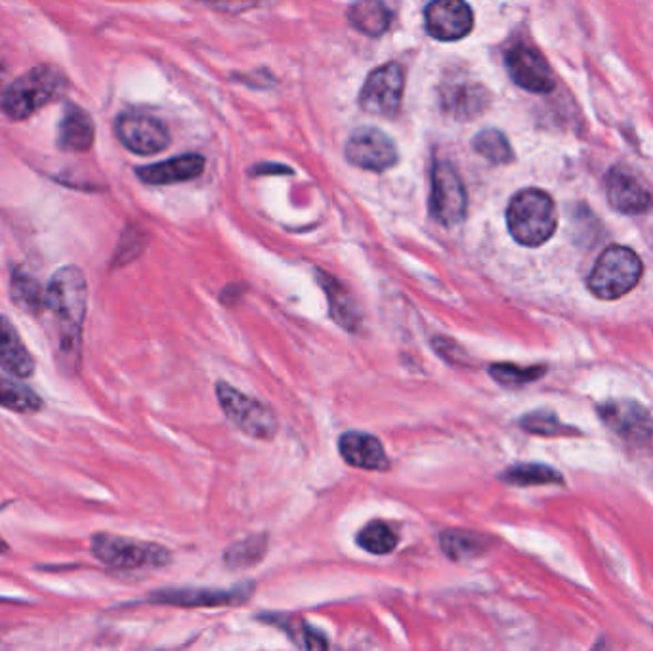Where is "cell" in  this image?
<instances>
[{"label": "cell", "mask_w": 653, "mask_h": 651, "mask_svg": "<svg viewBox=\"0 0 653 651\" xmlns=\"http://www.w3.org/2000/svg\"><path fill=\"white\" fill-rule=\"evenodd\" d=\"M252 597V584H241L225 591L218 589H184V591H161L150 598L157 604L180 605V608H218V605L243 604Z\"/></svg>", "instance_id": "cell-15"}, {"label": "cell", "mask_w": 653, "mask_h": 651, "mask_svg": "<svg viewBox=\"0 0 653 651\" xmlns=\"http://www.w3.org/2000/svg\"><path fill=\"white\" fill-rule=\"evenodd\" d=\"M204 169V159L198 153L169 159L163 163L150 164L138 169V178L151 186H167V183L185 182L198 178Z\"/></svg>", "instance_id": "cell-18"}, {"label": "cell", "mask_w": 653, "mask_h": 651, "mask_svg": "<svg viewBox=\"0 0 653 651\" xmlns=\"http://www.w3.org/2000/svg\"><path fill=\"white\" fill-rule=\"evenodd\" d=\"M346 157L350 163L363 170L382 172L398 163L394 142L384 132L373 127H363L348 138Z\"/></svg>", "instance_id": "cell-10"}, {"label": "cell", "mask_w": 653, "mask_h": 651, "mask_svg": "<svg viewBox=\"0 0 653 651\" xmlns=\"http://www.w3.org/2000/svg\"><path fill=\"white\" fill-rule=\"evenodd\" d=\"M339 451L348 464L355 469L386 472L390 461L381 441L365 432H346L339 441Z\"/></svg>", "instance_id": "cell-16"}, {"label": "cell", "mask_w": 653, "mask_h": 651, "mask_svg": "<svg viewBox=\"0 0 653 651\" xmlns=\"http://www.w3.org/2000/svg\"><path fill=\"white\" fill-rule=\"evenodd\" d=\"M644 264L639 254L621 244L607 247L589 276V289L600 300H617L639 286Z\"/></svg>", "instance_id": "cell-3"}, {"label": "cell", "mask_w": 653, "mask_h": 651, "mask_svg": "<svg viewBox=\"0 0 653 651\" xmlns=\"http://www.w3.org/2000/svg\"><path fill=\"white\" fill-rule=\"evenodd\" d=\"M432 217L442 226H456L466 217V191L456 170L445 161H438L432 170Z\"/></svg>", "instance_id": "cell-7"}, {"label": "cell", "mask_w": 653, "mask_h": 651, "mask_svg": "<svg viewBox=\"0 0 653 651\" xmlns=\"http://www.w3.org/2000/svg\"><path fill=\"white\" fill-rule=\"evenodd\" d=\"M506 224L512 238L524 247H541L559 228V211L549 193L522 190L506 209Z\"/></svg>", "instance_id": "cell-2"}, {"label": "cell", "mask_w": 653, "mask_h": 651, "mask_svg": "<svg viewBox=\"0 0 653 651\" xmlns=\"http://www.w3.org/2000/svg\"><path fill=\"white\" fill-rule=\"evenodd\" d=\"M432 344H434L435 352L442 355L443 360L450 361V363H463V352H461V348L456 347L453 340L448 339H434L432 340Z\"/></svg>", "instance_id": "cell-32"}, {"label": "cell", "mask_w": 653, "mask_h": 651, "mask_svg": "<svg viewBox=\"0 0 653 651\" xmlns=\"http://www.w3.org/2000/svg\"><path fill=\"white\" fill-rule=\"evenodd\" d=\"M405 76L400 63L374 69L361 90V108L376 117H394L402 108Z\"/></svg>", "instance_id": "cell-8"}, {"label": "cell", "mask_w": 653, "mask_h": 651, "mask_svg": "<svg viewBox=\"0 0 653 651\" xmlns=\"http://www.w3.org/2000/svg\"><path fill=\"white\" fill-rule=\"evenodd\" d=\"M63 90H66V79L62 73L50 66H41L12 81L0 108L4 109V113L10 119L21 121L33 116L34 111H39L42 106L56 100Z\"/></svg>", "instance_id": "cell-4"}, {"label": "cell", "mask_w": 653, "mask_h": 651, "mask_svg": "<svg viewBox=\"0 0 653 651\" xmlns=\"http://www.w3.org/2000/svg\"><path fill=\"white\" fill-rule=\"evenodd\" d=\"M0 408L20 414L39 413L42 400L20 377L0 374Z\"/></svg>", "instance_id": "cell-22"}, {"label": "cell", "mask_w": 653, "mask_h": 651, "mask_svg": "<svg viewBox=\"0 0 653 651\" xmlns=\"http://www.w3.org/2000/svg\"><path fill=\"white\" fill-rule=\"evenodd\" d=\"M348 18L360 33L369 37H381L382 33H386L392 21L389 7L382 0H358L354 7L350 8Z\"/></svg>", "instance_id": "cell-23"}, {"label": "cell", "mask_w": 653, "mask_h": 651, "mask_svg": "<svg viewBox=\"0 0 653 651\" xmlns=\"http://www.w3.org/2000/svg\"><path fill=\"white\" fill-rule=\"evenodd\" d=\"M490 547V541L472 531L450 530L442 533V549L451 560L461 562L466 558L480 557Z\"/></svg>", "instance_id": "cell-25"}, {"label": "cell", "mask_w": 653, "mask_h": 651, "mask_svg": "<svg viewBox=\"0 0 653 651\" xmlns=\"http://www.w3.org/2000/svg\"><path fill=\"white\" fill-rule=\"evenodd\" d=\"M318 281H320L321 289L325 291L326 299H329L331 318L350 333H360V308H358L354 297L348 292L346 287L325 272H318Z\"/></svg>", "instance_id": "cell-20"}, {"label": "cell", "mask_w": 653, "mask_h": 651, "mask_svg": "<svg viewBox=\"0 0 653 651\" xmlns=\"http://www.w3.org/2000/svg\"><path fill=\"white\" fill-rule=\"evenodd\" d=\"M544 373H546L544 365L518 367L512 363H498L490 367L491 377L506 388L524 387L533 380L541 379Z\"/></svg>", "instance_id": "cell-30"}, {"label": "cell", "mask_w": 653, "mask_h": 651, "mask_svg": "<svg viewBox=\"0 0 653 651\" xmlns=\"http://www.w3.org/2000/svg\"><path fill=\"white\" fill-rule=\"evenodd\" d=\"M265 550H268V537H249L245 541H239L225 550V565L232 570H245L257 565L264 558Z\"/></svg>", "instance_id": "cell-27"}, {"label": "cell", "mask_w": 653, "mask_h": 651, "mask_svg": "<svg viewBox=\"0 0 653 651\" xmlns=\"http://www.w3.org/2000/svg\"><path fill=\"white\" fill-rule=\"evenodd\" d=\"M400 537L395 533L394 528L390 523L381 522V520H374V522L368 523L358 535V544L361 549L368 550L371 554H390L392 550L398 547Z\"/></svg>", "instance_id": "cell-26"}, {"label": "cell", "mask_w": 653, "mask_h": 651, "mask_svg": "<svg viewBox=\"0 0 653 651\" xmlns=\"http://www.w3.org/2000/svg\"><path fill=\"white\" fill-rule=\"evenodd\" d=\"M474 148H476L480 156L485 157L493 164H509L514 159L511 143H509L503 132L495 129L480 132L476 140H474Z\"/></svg>", "instance_id": "cell-28"}, {"label": "cell", "mask_w": 653, "mask_h": 651, "mask_svg": "<svg viewBox=\"0 0 653 651\" xmlns=\"http://www.w3.org/2000/svg\"><path fill=\"white\" fill-rule=\"evenodd\" d=\"M490 96L482 84L461 81L451 82L442 94V106L455 119H474L488 108Z\"/></svg>", "instance_id": "cell-19"}, {"label": "cell", "mask_w": 653, "mask_h": 651, "mask_svg": "<svg viewBox=\"0 0 653 651\" xmlns=\"http://www.w3.org/2000/svg\"><path fill=\"white\" fill-rule=\"evenodd\" d=\"M501 480L509 485L518 488H531V485H562L564 478L556 470L546 464H514L511 469L501 474Z\"/></svg>", "instance_id": "cell-24"}, {"label": "cell", "mask_w": 653, "mask_h": 651, "mask_svg": "<svg viewBox=\"0 0 653 651\" xmlns=\"http://www.w3.org/2000/svg\"><path fill=\"white\" fill-rule=\"evenodd\" d=\"M600 419L615 434L633 443L647 441L653 434V417L642 403L633 400H612L599 408Z\"/></svg>", "instance_id": "cell-11"}, {"label": "cell", "mask_w": 653, "mask_h": 651, "mask_svg": "<svg viewBox=\"0 0 653 651\" xmlns=\"http://www.w3.org/2000/svg\"><path fill=\"white\" fill-rule=\"evenodd\" d=\"M520 427L530 434L546 435V438L549 435H564L567 432L575 434L573 428L562 424L559 417L551 411H535V413L525 414L524 419L520 421Z\"/></svg>", "instance_id": "cell-31"}, {"label": "cell", "mask_w": 653, "mask_h": 651, "mask_svg": "<svg viewBox=\"0 0 653 651\" xmlns=\"http://www.w3.org/2000/svg\"><path fill=\"white\" fill-rule=\"evenodd\" d=\"M12 299L26 312H44V289H41L39 283L29 276L16 273L12 278Z\"/></svg>", "instance_id": "cell-29"}, {"label": "cell", "mask_w": 653, "mask_h": 651, "mask_svg": "<svg viewBox=\"0 0 653 651\" xmlns=\"http://www.w3.org/2000/svg\"><path fill=\"white\" fill-rule=\"evenodd\" d=\"M606 193L607 203L612 204L613 211L621 214L636 217L653 207L652 190L633 170L613 169L607 174Z\"/></svg>", "instance_id": "cell-13"}, {"label": "cell", "mask_w": 653, "mask_h": 651, "mask_svg": "<svg viewBox=\"0 0 653 651\" xmlns=\"http://www.w3.org/2000/svg\"><path fill=\"white\" fill-rule=\"evenodd\" d=\"M92 554L113 570H148L171 562V552L157 543L100 533L92 539Z\"/></svg>", "instance_id": "cell-5"}, {"label": "cell", "mask_w": 653, "mask_h": 651, "mask_svg": "<svg viewBox=\"0 0 653 651\" xmlns=\"http://www.w3.org/2000/svg\"><path fill=\"white\" fill-rule=\"evenodd\" d=\"M0 369L20 379L34 373V360L12 321L0 313Z\"/></svg>", "instance_id": "cell-17"}, {"label": "cell", "mask_w": 653, "mask_h": 651, "mask_svg": "<svg viewBox=\"0 0 653 651\" xmlns=\"http://www.w3.org/2000/svg\"><path fill=\"white\" fill-rule=\"evenodd\" d=\"M117 138L137 156H155L171 146V134L163 122L145 113H127L115 124Z\"/></svg>", "instance_id": "cell-9"}, {"label": "cell", "mask_w": 653, "mask_h": 651, "mask_svg": "<svg viewBox=\"0 0 653 651\" xmlns=\"http://www.w3.org/2000/svg\"><path fill=\"white\" fill-rule=\"evenodd\" d=\"M89 308V287L81 270L63 266L44 289V312L50 313L56 348L63 365L76 367L81 360L82 326Z\"/></svg>", "instance_id": "cell-1"}, {"label": "cell", "mask_w": 653, "mask_h": 651, "mask_svg": "<svg viewBox=\"0 0 653 651\" xmlns=\"http://www.w3.org/2000/svg\"><path fill=\"white\" fill-rule=\"evenodd\" d=\"M424 21L429 33L438 41H459L474 28V16L464 0L430 2Z\"/></svg>", "instance_id": "cell-14"}, {"label": "cell", "mask_w": 653, "mask_h": 651, "mask_svg": "<svg viewBox=\"0 0 653 651\" xmlns=\"http://www.w3.org/2000/svg\"><path fill=\"white\" fill-rule=\"evenodd\" d=\"M506 69L518 87L533 94H549L556 84L551 66L535 48L524 44L511 48L506 54Z\"/></svg>", "instance_id": "cell-12"}, {"label": "cell", "mask_w": 653, "mask_h": 651, "mask_svg": "<svg viewBox=\"0 0 653 651\" xmlns=\"http://www.w3.org/2000/svg\"><path fill=\"white\" fill-rule=\"evenodd\" d=\"M94 142V124L79 106H68L63 111L58 132V146L63 151H87Z\"/></svg>", "instance_id": "cell-21"}, {"label": "cell", "mask_w": 653, "mask_h": 651, "mask_svg": "<svg viewBox=\"0 0 653 651\" xmlns=\"http://www.w3.org/2000/svg\"><path fill=\"white\" fill-rule=\"evenodd\" d=\"M217 398L218 403L224 409L225 417L243 434L251 435L254 440H272L273 435L278 434L280 422L270 405L249 398L239 392L238 388L230 387L228 382H218Z\"/></svg>", "instance_id": "cell-6"}, {"label": "cell", "mask_w": 653, "mask_h": 651, "mask_svg": "<svg viewBox=\"0 0 653 651\" xmlns=\"http://www.w3.org/2000/svg\"><path fill=\"white\" fill-rule=\"evenodd\" d=\"M10 84H12V81H10V71H8L7 63L0 60V106H2V100H4Z\"/></svg>", "instance_id": "cell-33"}, {"label": "cell", "mask_w": 653, "mask_h": 651, "mask_svg": "<svg viewBox=\"0 0 653 651\" xmlns=\"http://www.w3.org/2000/svg\"><path fill=\"white\" fill-rule=\"evenodd\" d=\"M8 552V544L2 537H0V554H7Z\"/></svg>", "instance_id": "cell-34"}]
</instances>
